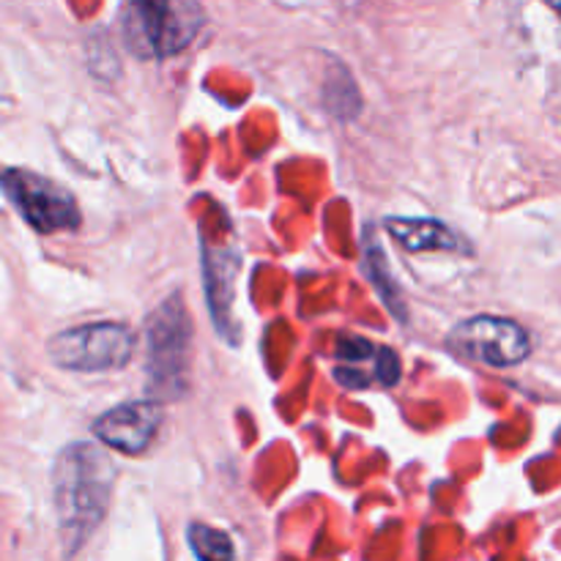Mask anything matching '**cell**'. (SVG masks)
<instances>
[{
    "label": "cell",
    "mask_w": 561,
    "mask_h": 561,
    "mask_svg": "<svg viewBox=\"0 0 561 561\" xmlns=\"http://www.w3.org/2000/svg\"><path fill=\"white\" fill-rule=\"evenodd\" d=\"M115 485V463L102 447L75 442L64 447L53 466V504L58 535L66 553L91 540L110 510Z\"/></svg>",
    "instance_id": "1"
},
{
    "label": "cell",
    "mask_w": 561,
    "mask_h": 561,
    "mask_svg": "<svg viewBox=\"0 0 561 561\" xmlns=\"http://www.w3.org/2000/svg\"><path fill=\"white\" fill-rule=\"evenodd\" d=\"M203 25L192 0H124L121 31L137 58H168L181 53Z\"/></svg>",
    "instance_id": "2"
},
{
    "label": "cell",
    "mask_w": 561,
    "mask_h": 561,
    "mask_svg": "<svg viewBox=\"0 0 561 561\" xmlns=\"http://www.w3.org/2000/svg\"><path fill=\"white\" fill-rule=\"evenodd\" d=\"M192 318L179 296L164 299L146 321V376L157 400H175L186 389Z\"/></svg>",
    "instance_id": "3"
},
{
    "label": "cell",
    "mask_w": 561,
    "mask_h": 561,
    "mask_svg": "<svg viewBox=\"0 0 561 561\" xmlns=\"http://www.w3.org/2000/svg\"><path fill=\"white\" fill-rule=\"evenodd\" d=\"M135 334L115 321L85 323L49 337L47 354L55 367L69 373H113L135 356Z\"/></svg>",
    "instance_id": "4"
},
{
    "label": "cell",
    "mask_w": 561,
    "mask_h": 561,
    "mask_svg": "<svg viewBox=\"0 0 561 561\" xmlns=\"http://www.w3.org/2000/svg\"><path fill=\"white\" fill-rule=\"evenodd\" d=\"M0 190L36 233L53 236L60 230L80 228L82 217L71 192L44 175L22 168H5L0 170Z\"/></svg>",
    "instance_id": "5"
},
{
    "label": "cell",
    "mask_w": 561,
    "mask_h": 561,
    "mask_svg": "<svg viewBox=\"0 0 561 561\" xmlns=\"http://www.w3.org/2000/svg\"><path fill=\"white\" fill-rule=\"evenodd\" d=\"M460 359L488 367H515L531 354V340L520 323L496 316H474L447 334Z\"/></svg>",
    "instance_id": "6"
},
{
    "label": "cell",
    "mask_w": 561,
    "mask_h": 561,
    "mask_svg": "<svg viewBox=\"0 0 561 561\" xmlns=\"http://www.w3.org/2000/svg\"><path fill=\"white\" fill-rule=\"evenodd\" d=\"M164 414L159 400H131V403L115 405L107 414L93 422V433L107 447L121 449L126 455H140L151 447L157 438Z\"/></svg>",
    "instance_id": "7"
},
{
    "label": "cell",
    "mask_w": 561,
    "mask_h": 561,
    "mask_svg": "<svg viewBox=\"0 0 561 561\" xmlns=\"http://www.w3.org/2000/svg\"><path fill=\"white\" fill-rule=\"evenodd\" d=\"M387 233L405 247L409 252H453L460 250V239L449 225L438 219H414V217H387L383 222Z\"/></svg>",
    "instance_id": "8"
},
{
    "label": "cell",
    "mask_w": 561,
    "mask_h": 561,
    "mask_svg": "<svg viewBox=\"0 0 561 561\" xmlns=\"http://www.w3.org/2000/svg\"><path fill=\"white\" fill-rule=\"evenodd\" d=\"M203 268H206V294H208V310L217 318V327L225 332L228 323V305L233 299V261H219L217 252H208L203 257Z\"/></svg>",
    "instance_id": "9"
},
{
    "label": "cell",
    "mask_w": 561,
    "mask_h": 561,
    "mask_svg": "<svg viewBox=\"0 0 561 561\" xmlns=\"http://www.w3.org/2000/svg\"><path fill=\"white\" fill-rule=\"evenodd\" d=\"M186 537H190V548L197 559L217 561V559H233L236 548L230 542V537L225 531L211 529V526L192 524L186 529Z\"/></svg>",
    "instance_id": "10"
},
{
    "label": "cell",
    "mask_w": 561,
    "mask_h": 561,
    "mask_svg": "<svg viewBox=\"0 0 561 561\" xmlns=\"http://www.w3.org/2000/svg\"><path fill=\"white\" fill-rule=\"evenodd\" d=\"M548 5H551V9H559V0H546Z\"/></svg>",
    "instance_id": "11"
}]
</instances>
